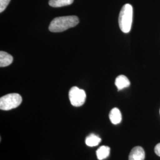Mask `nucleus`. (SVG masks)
<instances>
[{
	"instance_id": "12",
	"label": "nucleus",
	"mask_w": 160,
	"mask_h": 160,
	"mask_svg": "<svg viewBox=\"0 0 160 160\" xmlns=\"http://www.w3.org/2000/svg\"><path fill=\"white\" fill-rule=\"evenodd\" d=\"M11 0H0V12H4Z\"/></svg>"
},
{
	"instance_id": "11",
	"label": "nucleus",
	"mask_w": 160,
	"mask_h": 160,
	"mask_svg": "<svg viewBox=\"0 0 160 160\" xmlns=\"http://www.w3.org/2000/svg\"><path fill=\"white\" fill-rule=\"evenodd\" d=\"M74 0H49V4L52 7H61L72 4Z\"/></svg>"
},
{
	"instance_id": "5",
	"label": "nucleus",
	"mask_w": 160,
	"mask_h": 160,
	"mask_svg": "<svg viewBox=\"0 0 160 160\" xmlns=\"http://www.w3.org/2000/svg\"><path fill=\"white\" fill-rule=\"evenodd\" d=\"M145 153L143 148L138 146L132 149L129 154V160H144Z\"/></svg>"
},
{
	"instance_id": "13",
	"label": "nucleus",
	"mask_w": 160,
	"mask_h": 160,
	"mask_svg": "<svg viewBox=\"0 0 160 160\" xmlns=\"http://www.w3.org/2000/svg\"><path fill=\"white\" fill-rule=\"evenodd\" d=\"M155 152L158 156L160 157V143H158L155 147Z\"/></svg>"
},
{
	"instance_id": "6",
	"label": "nucleus",
	"mask_w": 160,
	"mask_h": 160,
	"mask_svg": "<svg viewBox=\"0 0 160 160\" xmlns=\"http://www.w3.org/2000/svg\"><path fill=\"white\" fill-rule=\"evenodd\" d=\"M115 85L117 87L118 91H119L125 88L129 87L131 85V82L126 76L120 75L116 78Z\"/></svg>"
},
{
	"instance_id": "7",
	"label": "nucleus",
	"mask_w": 160,
	"mask_h": 160,
	"mask_svg": "<svg viewBox=\"0 0 160 160\" xmlns=\"http://www.w3.org/2000/svg\"><path fill=\"white\" fill-rule=\"evenodd\" d=\"M109 119L111 122L114 125L120 123L122 121V114L119 109L116 108L112 109L109 113Z\"/></svg>"
},
{
	"instance_id": "4",
	"label": "nucleus",
	"mask_w": 160,
	"mask_h": 160,
	"mask_svg": "<svg viewBox=\"0 0 160 160\" xmlns=\"http://www.w3.org/2000/svg\"><path fill=\"white\" fill-rule=\"evenodd\" d=\"M69 98L72 106L80 107L86 102V92L77 87H72L69 92Z\"/></svg>"
},
{
	"instance_id": "9",
	"label": "nucleus",
	"mask_w": 160,
	"mask_h": 160,
	"mask_svg": "<svg viewBox=\"0 0 160 160\" xmlns=\"http://www.w3.org/2000/svg\"><path fill=\"white\" fill-rule=\"evenodd\" d=\"M110 148L108 146H102L96 151L97 158L99 160H103L109 157Z\"/></svg>"
},
{
	"instance_id": "3",
	"label": "nucleus",
	"mask_w": 160,
	"mask_h": 160,
	"mask_svg": "<svg viewBox=\"0 0 160 160\" xmlns=\"http://www.w3.org/2000/svg\"><path fill=\"white\" fill-rule=\"evenodd\" d=\"M22 102V97L17 93L8 94L0 98V109L10 110L17 108Z\"/></svg>"
},
{
	"instance_id": "2",
	"label": "nucleus",
	"mask_w": 160,
	"mask_h": 160,
	"mask_svg": "<svg viewBox=\"0 0 160 160\" xmlns=\"http://www.w3.org/2000/svg\"><path fill=\"white\" fill-rule=\"evenodd\" d=\"M133 18V8L129 4L123 6L119 16V24L121 31L128 33L131 29Z\"/></svg>"
},
{
	"instance_id": "8",
	"label": "nucleus",
	"mask_w": 160,
	"mask_h": 160,
	"mask_svg": "<svg viewBox=\"0 0 160 160\" xmlns=\"http://www.w3.org/2000/svg\"><path fill=\"white\" fill-rule=\"evenodd\" d=\"M13 61V58L6 52H0V67H6L10 65Z\"/></svg>"
},
{
	"instance_id": "10",
	"label": "nucleus",
	"mask_w": 160,
	"mask_h": 160,
	"mask_svg": "<svg viewBox=\"0 0 160 160\" xmlns=\"http://www.w3.org/2000/svg\"><path fill=\"white\" fill-rule=\"evenodd\" d=\"M102 139L94 134H91L88 135L86 139V143L89 147H95L98 145L101 142Z\"/></svg>"
},
{
	"instance_id": "1",
	"label": "nucleus",
	"mask_w": 160,
	"mask_h": 160,
	"mask_svg": "<svg viewBox=\"0 0 160 160\" xmlns=\"http://www.w3.org/2000/svg\"><path fill=\"white\" fill-rule=\"evenodd\" d=\"M79 23V19L75 16H62L55 18L49 25L51 32L59 33L74 28Z\"/></svg>"
}]
</instances>
